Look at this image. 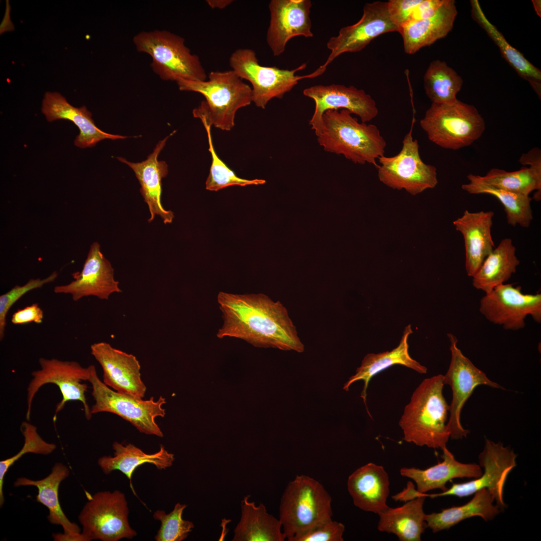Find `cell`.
Segmentation results:
<instances>
[{
    "mask_svg": "<svg viewBox=\"0 0 541 541\" xmlns=\"http://www.w3.org/2000/svg\"><path fill=\"white\" fill-rule=\"evenodd\" d=\"M466 503L442 509L439 512L426 514L425 520L427 527L434 532L447 529L460 521L473 516H480L485 521L493 519L499 512L500 508L493 502L491 493L486 488L475 493Z\"/></svg>",
    "mask_w": 541,
    "mask_h": 541,
    "instance_id": "836d02e7",
    "label": "cell"
},
{
    "mask_svg": "<svg viewBox=\"0 0 541 541\" xmlns=\"http://www.w3.org/2000/svg\"><path fill=\"white\" fill-rule=\"evenodd\" d=\"M457 11L454 0H446L431 17L409 22L401 27L398 33L402 37L405 52L415 54L445 37L452 30Z\"/></svg>",
    "mask_w": 541,
    "mask_h": 541,
    "instance_id": "d4e9b609",
    "label": "cell"
},
{
    "mask_svg": "<svg viewBox=\"0 0 541 541\" xmlns=\"http://www.w3.org/2000/svg\"><path fill=\"white\" fill-rule=\"evenodd\" d=\"M493 215L492 211L470 212L466 210L453 222L456 230L464 238L465 269L469 277L475 274L494 248L491 233Z\"/></svg>",
    "mask_w": 541,
    "mask_h": 541,
    "instance_id": "7402d4cb",
    "label": "cell"
},
{
    "mask_svg": "<svg viewBox=\"0 0 541 541\" xmlns=\"http://www.w3.org/2000/svg\"><path fill=\"white\" fill-rule=\"evenodd\" d=\"M312 6L310 0L270 1L266 42L274 56L282 54L288 42L295 37L313 36L310 16Z\"/></svg>",
    "mask_w": 541,
    "mask_h": 541,
    "instance_id": "d6986e66",
    "label": "cell"
},
{
    "mask_svg": "<svg viewBox=\"0 0 541 541\" xmlns=\"http://www.w3.org/2000/svg\"><path fill=\"white\" fill-rule=\"evenodd\" d=\"M522 167L519 170L508 172L498 168L490 170L480 178L484 182L492 186L512 192L529 195L534 190L541 189L540 151L534 148L519 159Z\"/></svg>",
    "mask_w": 541,
    "mask_h": 541,
    "instance_id": "4dcf8cb0",
    "label": "cell"
},
{
    "mask_svg": "<svg viewBox=\"0 0 541 541\" xmlns=\"http://www.w3.org/2000/svg\"><path fill=\"white\" fill-rule=\"evenodd\" d=\"M232 0H207L206 3L212 9H223L230 5Z\"/></svg>",
    "mask_w": 541,
    "mask_h": 541,
    "instance_id": "bcb514c9",
    "label": "cell"
},
{
    "mask_svg": "<svg viewBox=\"0 0 541 541\" xmlns=\"http://www.w3.org/2000/svg\"><path fill=\"white\" fill-rule=\"evenodd\" d=\"M479 311L490 322L506 330H518L524 327L528 316L541 322V294H524L520 286L503 284L485 293Z\"/></svg>",
    "mask_w": 541,
    "mask_h": 541,
    "instance_id": "2e32d148",
    "label": "cell"
},
{
    "mask_svg": "<svg viewBox=\"0 0 541 541\" xmlns=\"http://www.w3.org/2000/svg\"><path fill=\"white\" fill-rule=\"evenodd\" d=\"M174 132L160 140L152 153L141 162L134 163L123 157L117 158L133 170L140 184V192L150 213V217L148 219L149 222L152 221L157 215L161 217L165 224L171 223L174 218L173 212L165 209L161 202V180L168 174V165L164 161H158V157L167 140Z\"/></svg>",
    "mask_w": 541,
    "mask_h": 541,
    "instance_id": "44dd1931",
    "label": "cell"
},
{
    "mask_svg": "<svg viewBox=\"0 0 541 541\" xmlns=\"http://www.w3.org/2000/svg\"><path fill=\"white\" fill-rule=\"evenodd\" d=\"M74 280L66 285L55 286L56 294H69L74 301L84 297L94 296L107 300L113 293L122 292L114 276V268L100 250L97 242H93L81 272L72 274Z\"/></svg>",
    "mask_w": 541,
    "mask_h": 541,
    "instance_id": "ac0fdd59",
    "label": "cell"
},
{
    "mask_svg": "<svg viewBox=\"0 0 541 541\" xmlns=\"http://www.w3.org/2000/svg\"><path fill=\"white\" fill-rule=\"evenodd\" d=\"M90 496L78 516L87 541H118L137 535L129 524L128 503L123 493L103 491Z\"/></svg>",
    "mask_w": 541,
    "mask_h": 541,
    "instance_id": "9c48e42d",
    "label": "cell"
},
{
    "mask_svg": "<svg viewBox=\"0 0 541 541\" xmlns=\"http://www.w3.org/2000/svg\"><path fill=\"white\" fill-rule=\"evenodd\" d=\"M137 50L149 55L151 67L166 81H205L207 75L199 57L191 53L183 38L165 30L143 31L135 36Z\"/></svg>",
    "mask_w": 541,
    "mask_h": 541,
    "instance_id": "8992f818",
    "label": "cell"
},
{
    "mask_svg": "<svg viewBox=\"0 0 541 541\" xmlns=\"http://www.w3.org/2000/svg\"><path fill=\"white\" fill-rule=\"evenodd\" d=\"M42 112L50 122L59 119L72 121L80 131L74 141L75 145L80 148L93 147L98 142L106 139L114 140L127 138L101 130L96 126L91 113L85 106L75 107L57 92H48L45 94Z\"/></svg>",
    "mask_w": 541,
    "mask_h": 541,
    "instance_id": "603a6c76",
    "label": "cell"
},
{
    "mask_svg": "<svg viewBox=\"0 0 541 541\" xmlns=\"http://www.w3.org/2000/svg\"><path fill=\"white\" fill-rule=\"evenodd\" d=\"M70 474V470L64 464L57 462L52 468L51 473L46 477L33 480L26 477H19L14 483L15 487L33 486L38 489L37 501L47 507L49 510L47 516L53 524L60 525L64 533L73 536L85 538L81 532L80 527L71 521L63 512L59 498V488L61 482Z\"/></svg>",
    "mask_w": 541,
    "mask_h": 541,
    "instance_id": "83f0119b",
    "label": "cell"
},
{
    "mask_svg": "<svg viewBox=\"0 0 541 541\" xmlns=\"http://www.w3.org/2000/svg\"><path fill=\"white\" fill-rule=\"evenodd\" d=\"M445 1L421 0L415 8L407 23L431 17L444 4Z\"/></svg>",
    "mask_w": 541,
    "mask_h": 541,
    "instance_id": "f6af8a7d",
    "label": "cell"
},
{
    "mask_svg": "<svg viewBox=\"0 0 541 541\" xmlns=\"http://www.w3.org/2000/svg\"><path fill=\"white\" fill-rule=\"evenodd\" d=\"M388 474L382 466L368 463L355 470L348 477L347 488L354 505L360 509L377 514L389 506Z\"/></svg>",
    "mask_w": 541,
    "mask_h": 541,
    "instance_id": "cb8c5ba5",
    "label": "cell"
},
{
    "mask_svg": "<svg viewBox=\"0 0 541 541\" xmlns=\"http://www.w3.org/2000/svg\"><path fill=\"white\" fill-rule=\"evenodd\" d=\"M424 88L428 98L434 104H442L457 100L463 79L443 61H432L424 75Z\"/></svg>",
    "mask_w": 541,
    "mask_h": 541,
    "instance_id": "8d00e7d4",
    "label": "cell"
},
{
    "mask_svg": "<svg viewBox=\"0 0 541 541\" xmlns=\"http://www.w3.org/2000/svg\"><path fill=\"white\" fill-rule=\"evenodd\" d=\"M467 177L469 182L462 185L463 190L470 194H487L495 197L503 206L508 224L513 226L519 225L524 228L529 227L533 219L531 198L529 195L490 185L482 181L479 175L470 174Z\"/></svg>",
    "mask_w": 541,
    "mask_h": 541,
    "instance_id": "d590c367",
    "label": "cell"
},
{
    "mask_svg": "<svg viewBox=\"0 0 541 541\" xmlns=\"http://www.w3.org/2000/svg\"><path fill=\"white\" fill-rule=\"evenodd\" d=\"M332 498L318 480L297 475L287 484L281 497L279 520L287 540L332 519Z\"/></svg>",
    "mask_w": 541,
    "mask_h": 541,
    "instance_id": "5b68a950",
    "label": "cell"
},
{
    "mask_svg": "<svg viewBox=\"0 0 541 541\" xmlns=\"http://www.w3.org/2000/svg\"><path fill=\"white\" fill-rule=\"evenodd\" d=\"M532 2L533 6L534 9L535 10V11L536 12L537 15L539 16V17H540V14H541V7H540L541 6V5H540L541 3H540V1H538V0L532 1Z\"/></svg>",
    "mask_w": 541,
    "mask_h": 541,
    "instance_id": "7dc6e473",
    "label": "cell"
},
{
    "mask_svg": "<svg viewBox=\"0 0 541 541\" xmlns=\"http://www.w3.org/2000/svg\"><path fill=\"white\" fill-rule=\"evenodd\" d=\"M316 136L325 151L342 155L360 164L377 166L376 159L384 155L386 147V142L376 125L359 122L345 109L326 111Z\"/></svg>",
    "mask_w": 541,
    "mask_h": 541,
    "instance_id": "3957f363",
    "label": "cell"
},
{
    "mask_svg": "<svg viewBox=\"0 0 541 541\" xmlns=\"http://www.w3.org/2000/svg\"><path fill=\"white\" fill-rule=\"evenodd\" d=\"M425 496L408 500L402 506L388 507L378 514V529L395 534L401 541H420L427 527L423 510Z\"/></svg>",
    "mask_w": 541,
    "mask_h": 541,
    "instance_id": "1f68e13d",
    "label": "cell"
},
{
    "mask_svg": "<svg viewBox=\"0 0 541 541\" xmlns=\"http://www.w3.org/2000/svg\"><path fill=\"white\" fill-rule=\"evenodd\" d=\"M398 30L390 18L387 2L366 3L358 22L342 28L337 36L330 38L327 47L331 50L330 54L326 62L311 74L312 78L322 75L327 67L340 55L360 52L377 37Z\"/></svg>",
    "mask_w": 541,
    "mask_h": 541,
    "instance_id": "9a60e30c",
    "label": "cell"
},
{
    "mask_svg": "<svg viewBox=\"0 0 541 541\" xmlns=\"http://www.w3.org/2000/svg\"><path fill=\"white\" fill-rule=\"evenodd\" d=\"M91 354L101 365L103 382L114 390L143 399L146 386L141 377L140 365L136 357L101 342L91 346Z\"/></svg>",
    "mask_w": 541,
    "mask_h": 541,
    "instance_id": "ffe728a7",
    "label": "cell"
},
{
    "mask_svg": "<svg viewBox=\"0 0 541 541\" xmlns=\"http://www.w3.org/2000/svg\"><path fill=\"white\" fill-rule=\"evenodd\" d=\"M444 385L443 375L439 374L424 379L415 389L399 422L405 441L434 449L446 447L449 406L443 394Z\"/></svg>",
    "mask_w": 541,
    "mask_h": 541,
    "instance_id": "7a4b0ae2",
    "label": "cell"
},
{
    "mask_svg": "<svg viewBox=\"0 0 541 541\" xmlns=\"http://www.w3.org/2000/svg\"><path fill=\"white\" fill-rule=\"evenodd\" d=\"M250 495L241 501L240 520L234 529L232 541H283L286 539L279 519L268 513L265 505L250 501Z\"/></svg>",
    "mask_w": 541,
    "mask_h": 541,
    "instance_id": "f546056e",
    "label": "cell"
},
{
    "mask_svg": "<svg viewBox=\"0 0 541 541\" xmlns=\"http://www.w3.org/2000/svg\"><path fill=\"white\" fill-rule=\"evenodd\" d=\"M88 367V381L92 385V395L95 400L91 408L92 414L100 412L113 413L130 422L142 433L163 437L155 419L165 415L163 408L166 402L165 398L161 396L156 401L153 397L143 400L118 392L100 379L95 366Z\"/></svg>",
    "mask_w": 541,
    "mask_h": 541,
    "instance_id": "ba28073f",
    "label": "cell"
},
{
    "mask_svg": "<svg viewBox=\"0 0 541 541\" xmlns=\"http://www.w3.org/2000/svg\"><path fill=\"white\" fill-rule=\"evenodd\" d=\"M421 1V0H389L387 2L390 18L399 30L408 23L415 8Z\"/></svg>",
    "mask_w": 541,
    "mask_h": 541,
    "instance_id": "7bdbcfd3",
    "label": "cell"
},
{
    "mask_svg": "<svg viewBox=\"0 0 541 541\" xmlns=\"http://www.w3.org/2000/svg\"><path fill=\"white\" fill-rule=\"evenodd\" d=\"M223 324L216 336L245 341L256 347L304 351L287 308L262 294L220 292L217 296Z\"/></svg>",
    "mask_w": 541,
    "mask_h": 541,
    "instance_id": "6da1fadb",
    "label": "cell"
},
{
    "mask_svg": "<svg viewBox=\"0 0 541 541\" xmlns=\"http://www.w3.org/2000/svg\"><path fill=\"white\" fill-rule=\"evenodd\" d=\"M418 141L412 129L402 141L400 151L391 157L378 159V176L383 184L394 189H405L413 195L433 188L438 183L436 168L421 159Z\"/></svg>",
    "mask_w": 541,
    "mask_h": 541,
    "instance_id": "8fae6325",
    "label": "cell"
},
{
    "mask_svg": "<svg viewBox=\"0 0 541 541\" xmlns=\"http://www.w3.org/2000/svg\"><path fill=\"white\" fill-rule=\"evenodd\" d=\"M208 80L176 82L181 91L202 94L206 100L193 109V115L203 125L230 131L234 125L236 112L252 102V90L232 70L211 71Z\"/></svg>",
    "mask_w": 541,
    "mask_h": 541,
    "instance_id": "277c9868",
    "label": "cell"
},
{
    "mask_svg": "<svg viewBox=\"0 0 541 541\" xmlns=\"http://www.w3.org/2000/svg\"><path fill=\"white\" fill-rule=\"evenodd\" d=\"M186 507L185 504L177 503L169 513L157 510L153 514V518L161 522V526L155 536L156 541H182L185 539L194 527L193 523L182 518V514Z\"/></svg>",
    "mask_w": 541,
    "mask_h": 541,
    "instance_id": "ab89813d",
    "label": "cell"
},
{
    "mask_svg": "<svg viewBox=\"0 0 541 541\" xmlns=\"http://www.w3.org/2000/svg\"><path fill=\"white\" fill-rule=\"evenodd\" d=\"M229 62L232 70L240 78L251 83L252 102L262 109H265L272 99H282L297 85L299 80L308 78V75H296L297 72L306 67V64L293 70L263 66L259 64L255 52L250 49L235 50L231 54Z\"/></svg>",
    "mask_w": 541,
    "mask_h": 541,
    "instance_id": "30bf717a",
    "label": "cell"
},
{
    "mask_svg": "<svg viewBox=\"0 0 541 541\" xmlns=\"http://www.w3.org/2000/svg\"><path fill=\"white\" fill-rule=\"evenodd\" d=\"M419 123L430 141L453 150L471 145L485 128L484 120L477 109L458 99L432 103Z\"/></svg>",
    "mask_w": 541,
    "mask_h": 541,
    "instance_id": "52a82bcc",
    "label": "cell"
},
{
    "mask_svg": "<svg viewBox=\"0 0 541 541\" xmlns=\"http://www.w3.org/2000/svg\"><path fill=\"white\" fill-rule=\"evenodd\" d=\"M519 260L510 238L502 239L486 257L472 278V285L488 293L507 281L516 272Z\"/></svg>",
    "mask_w": 541,
    "mask_h": 541,
    "instance_id": "d6a6232c",
    "label": "cell"
},
{
    "mask_svg": "<svg viewBox=\"0 0 541 541\" xmlns=\"http://www.w3.org/2000/svg\"><path fill=\"white\" fill-rule=\"evenodd\" d=\"M206 130L208 142V150L211 156L209 173L206 181V189L217 191L222 188L232 186H245L250 185L263 184V179L248 180L238 177L217 155L214 148L209 125H203Z\"/></svg>",
    "mask_w": 541,
    "mask_h": 541,
    "instance_id": "74e56055",
    "label": "cell"
},
{
    "mask_svg": "<svg viewBox=\"0 0 541 541\" xmlns=\"http://www.w3.org/2000/svg\"><path fill=\"white\" fill-rule=\"evenodd\" d=\"M43 318L44 313L42 309L38 304H33L15 312L12 315L11 322L14 325L31 322L41 324Z\"/></svg>",
    "mask_w": 541,
    "mask_h": 541,
    "instance_id": "ee69618b",
    "label": "cell"
},
{
    "mask_svg": "<svg viewBox=\"0 0 541 541\" xmlns=\"http://www.w3.org/2000/svg\"><path fill=\"white\" fill-rule=\"evenodd\" d=\"M473 19L499 48L503 58L523 79L527 80L540 98L541 72L519 51L511 46L502 34L486 17L478 1H471Z\"/></svg>",
    "mask_w": 541,
    "mask_h": 541,
    "instance_id": "e575fe53",
    "label": "cell"
},
{
    "mask_svg": "<svg viewBox=\"0 0 541 541\" xmlns=\"http://www.w3.org/2000/svg\"><path fill=\"white\" fill-rule=\"evenodd\" d=\"M412 333L411 326L409 325L405 328L400 343L395 348L390 351L367 354L361 366L356 369L355 374L350 377L344 384L343 389L348 391L353 383L359 380L363 381L364 384L361 397L370 416L366 404L367 390L369 382L374 376L395 365L404 366L420 374L427 373V368L412 358L409 353L408 339Z\"/></svg>",
    "mask_w": 541,
    "mask_h": 541,
    "instance_id": "4316f807",
    "label": "cell"
},
{
    "mask_svg": "<svg viewBox=\"0 0 541 541\" xmlns=\"http://www.w3.org/2000/svg\"><path fill=\"white\" fill-rule=\"evenodd\" d=\"M451 353L448 369L443 375L444 384L449 385L452 391V399L449 406L450 416L447 428L452 439L466 437L469 431L460 422L461 410L475 388L481 385L504 390L503 387L490 380L486 374L477 368L458 348V340L452 334H448Z\"/></svg>",
    "mask_w": 541,
    "mask_h": 541,
    "instance_id": "5bb4252c",
    "label": "cell"
},
{
    "mask_svg": "<svg viewBox=\"0 0 541 541\" xmlns=\"http://www.w3.org/2000/svg\"><path fill=\"white\" fill-rule=\"evenodd\" d=\"M39 362L40 369L32 372L33 378L27 388L26 419H30L32 404L36 393L41 387L49 383L56 385L62 395V400L57 405L54 420L67 402L74 400L83 404L85 417L90 419L92 414L85 396L88 386L83 383L88 380L89 367H83L76 361L57 359L40 358Z\"/></svg>",
    "mask_w": 541,
    "mask_h": 541,
    "instance_id": "7c38bea8",
    "label": "cell"
},
{
    "mask_svg": "<svg viewBox=\"0 0 541 541\" xmlns=\"http://www.w3.org/2000/svg\"><path fill=\"white\" fill-rule=\"evenodd\" d=\"M114 456H104L98 460V464L105 474L114 470H119L124 474L130 481V486L136 495L132 483L133 472L140 465L150 463L158 469H165L171 467L174 461V455L169 452L161 445L159 450L152 454H147L132 444L123 445L114 442L112 445Z\"/></svg>",
    "mask_w": 541,
    "mask_h": 541,
    "instance_id": "f1b7e54d",
    "label": "cell"
},
{
    "mask_svg": "<svg viewBox=\"0 0 541 541\" xmlns=\"http://www.w3.org/2000/svg\"><path fill=\"white\" fill-rule=\"evenodd\" d=\"M344 525L333 519L298 533L288 541H343Z\"/></svg>",
    "mask_w": 541,
    "mask_h": 541,
    "instance_id": "b9f144b4",
    "label": "cell"
},
{
    "mask_svg": "<svg viewBox=\"0 0 541 541\" xmlns=\"http://www.w3.org/2000/svg\"><path fill=\"white\" fill-rule=\"evenodd\" d=\"M443 461L426 469L415 467H402V476L413 479L416 490L425 493L434 489L442 491L447 489L446 483L456 478H474L482 473L481 466L476 463H463L458 461L446 446L442 449Z\"/></svg>",
    "mask_w": 541,
    "mask_h": 541,
    "instance_id": "484cf974",
    "label": "cell"
},
{
    "mask_svg": "<svg viewBox=\"0 0 541 541\" xmlns=\"http://www.w3.org/2000/svg\"><path fill=\"white\" fill-rule=\"evenodd\" d=\"M516 456L513 450L504 446L502 442L486 439L484 449L478 456L480 466L484 470L480 476L467 482L452 483L450 488L438 493H425L423 495L432 498L448 495L463 497L486 488L502 510L506 506L503 500L504 484L509 473L516 465Z\"/></svg>",
    "mask_w": 541,
    "mask_h": 541,
    "instance_id": "4fadbf2b",
    "label": "cell"
},
{
    "mask_svg": "<svg viewBox=\"0 0 541 541\" xmlns=\"http://www.w3.org/2000/svg\"><path fill=\"white\" fill-rule=\"evenodd\" d=\"M303 94L315 101V111L309 125L316 135L321 129L322 116L327 110H347L359 116L364 123L372 121L378 114L376 102L371 95L353 86L315 85L305 89Z\"/></svg>",
    "mask_w": 541,
    "mask_h": 541,
    "instance_id": "e0dca14e",
    "label": "cell"
},
{
    "mask_svg": "<svg viewBox=\"0 0 541 541\" xmlns=\"http://www.w3.org/2000/svg\"><path fill=\"white\" fill-rule=\"evenodd\" d=\"M21 431L24 437V443L22 449L14 456L0 461L1 507L3 506L5 502L3 492L4 478L10 467L27 453H32L47 455L52 453L56 449L55 444L45 441L38 434L37 427L28 422H22Z\"/></svg>",
    "mask_w": 541,
    "mask_h": 541,
    "instance_id": "f35d334b",
    "label": "cell"
},
{
    "mask_svg": "<svg viewBox=\"0 0 541 541\" xmlns=\"http://www.w3.org/2000/svg\"><path fill=\"white\" fill-rule=\"evenodd\" d=\"M58 276V273L55 271L43 279L39 278L30 279L25 285H16L10 291L0 296V340L1 341L5 336L7 314L15 303L29 292L40 288L47 284L53 282Z\"/></svg>",
    "mask_w": 541,
    "mask_h": 541,
    "instance_id": "60d3db41",
    "label": "cell"
}]
</instances>
